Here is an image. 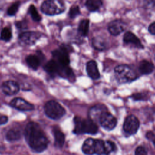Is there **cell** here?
<instances>
[{
	"mask_svg": "<svg viewBox=\"0 0 155 155\" xmlns=\"http://www.w3.org/2000/svg\"><path fill=\"white\" fill-rule=\"evenodd\" d=\"M24 135L29 147L36 152H42L48 145V139L40 126L33 122L25 127Z\"/></svg>",
	"mask_w": 155,
	"mask_h": 155,
	"instance_id": "obj_1",
	"label": "cell"
},
{
	"mask_svg": "<svg viewBox=\"0 0 155 155\" xmlns=\"http://www.w3.org/2000/svg\"><path fill=\"white\" fill-rule=\"evenodd\" d=\"M74 133L76 134L88 133L94 134L97 132L98 127L96 124L90 119H82L76 116L74 118Z\"/></svg>",
	"mask_w": 155,
	"mask_h": 155,
	"instance_id": "obj_2",
	"label": "cell"
},
{
	"mask_svg": "<svg viewBox=\"0 0 155 155\" xmlns=\"http://www.w3.org/2000/svg\"><path fill=\"white\" fill-rule=\"evenodd\" d=\"M114 74L117 81L120 83L131 82L138 78L136 73L128 65H119L114 68Z\"/></svg>",
	"mask_w": 155,
	"mask_h": 155,
	"instance_id": "obj_3",
	"label": "cell"
},
{
	"mask_svg": "<svg viewBox=\"0 0 155 155\" xmlns=\"http://www.w3.org/2000/svg\"><path fill=\"white\" fill-rule=\"evenodd\" d=\"M65 8L64 4L59 0H45L41 5L42 12L48 16L62 13Z\"/></svg>",
	"mask_w": 155,
	"mask_h": 155,
	"instance_id": "obj_4",
	"label": "cell"
},
{
	"mask_svg": "<svg viewBox=\"0 0 155 155\" xmlns=\"http://www.w3.org/2000/svg\"><path fill=\"white\" fill-rule=\"evenodd\" d=\"M44 111L48 117L54 120L61 119L65 113V109L55 101L47 102L44 106Z\"/></svg>",
	"mask_w": 155,
	"mask_h": 155,
	"instance_id": "obj_5",
	"label": "cell"
},
{
	"mask_svg": "<svg viewBox=\"0 0 155 155\" xmlns=\"http://www.w3.org/2000/svg\"><path fill=\"white\" fill-rule=\"evenodd\" d=\"M70 48L65 44H62L59 48L53 50L51 52L53 58L58 63L62 65H68L70 64V58L68 53Z\"/></svg>",
	"mask_w": 155,
	"mask_h": 155,
	"instance_id": "obj_6",
	"label": "cell"
},
{
	"mask_svg": "<svg viewBox=\"0 0 155 155\" xmlns=\"http://www.w3.org/2000/svg\"><path fill=\"white\" fill-rule=\"evenodd\" d=\"M42 34L38 31H24L19 35V42L21 45L31 46L40 39Z\"/></svg>",
	"mask_w": 155,
	"mask_h": 155,
	"instance_id": "obj_7",
	"label": "cell"
},
{
	"mask_svg": "<svg viewBox=\"0 0 155 155\" xmlns=\"http://www.w3.org/2000/svg\"><path fill=\"white\" fill-rule=\"evenodd\" d=\"M139 128V121L134 115L127 116L124 121L123 129L124 131L129 135H133L136 133Z\"/></svg>",
	"mask_w": 155,
	"mask_h": 155,
	"instance_id": "obj_8",
	"label": "cell"
},
{
	"mask_svg": "<svg viewBox=\"0 0 155 155\" xmlns=\"http://www.w3.org/2000/svg\"><path fill=\"white\" fill-rule=\"evenodd\" d=\"M99 124L107 131L113 130L117 125V120L115 117L107 111L104 112L99 118Z\"/></svg>",
	"mask_w": 155,
	"mask_h": 155,
	"instance_id": "obj_9",
	"label": "cell"
},
{
	"mask_svg": "<svg viewBox=\"0 0 155 155\" xmlns=\"http://www.w3.org/2000/svg\"><path fill=\"white\" fill-rule=\"evenodd\" d=\"M126 28V24L121 20L116 19L111 21L108 25V30L113 36H117Z\"/></svg>",
	"mask_w": 155,
	"mask_h": 155,
	"instance_id": "obj_10",
	"label": "cell"
},
{
	"mask_svg": "<svg viewBox=\"0 0 155 155\" xmlns=\"http://www.w3.org/2000/svg\"><path fill=\"white\" fill-rule=\"evenodd\" d=\"M10 105L20 111H31L34 109V105L33 104L20 97L14 98L10 102Z\"/></svg>",
	"mask_w": 155,
	"mask_h": 155,
	"instance_id": "obj_11",
	"label": "cell"
},
{
	"mask_svg": "<svg viewBox=\"0 0 155 155\" xmlns=\"http://www.w3.org/2000/svg\"><path fill=\"white\" fill-rule=\"evenodd\" d=\"M2 92L9 96L16 94L19 91V84L14 81H7L2 83L1 85Z\"/></svg>",
	"mask_w": 155,
	"mask_h": 155,
	"instance_id": "obj_12",
	"label": "cell"
},
{
	"mask_svg": "<svg viewBox=\"0 0 155 155\" xmlns=\"http://www.w3.org/2000/svg\"><path fill=\"white\" fill-rule=\"evenodd\" d=\"M107 111V108L102 104H97L91 107L89 111L90 119L95 123L99 121V118L102 114Z\"/></svg>",
	"mask_w": 155,
	"mask_h": 155,
	"instance_id": "obj_13",
	"label": "cell"
},
{
	"mask_svg": "<svg viewBox=\"0 0 155 155\" xmlns=\"http://www.w3.org/2000/svg\"><path fill=\"white\" fill-rule=\"evenodd\" d=\"M123 41L124 43L127 44H131L137 48L142 49L144 48L140 39L131 31H127L124 34Z\"/></svg>",
	"mask_w": 155,
	"mask_h": 155,
	"instance_id": "obj_14",
	"label": "cell"
},
{
	"mask_svg": "<svg viewBox=\"0 0 155 155\" xmlns=\"http://www.w3.org/2000/svg\"><path fill=\"white\" fill-rule=\"evenodd\" d=\"M86 71L88 76L92 79L96 80L100 78L97 63L94 60H91L87 63Z\"/></svg>",
	"mask_w": 155,
	"mask_h": 155,
	"instance_id": "obj_15",
	"label": "cell"
},
{
	"mask_svg": "<svg viewBox=\"0 0 155 155\" xmlns=\"http://www.w3.org/2000/svg\"><path fill=\"white\" fill-rule=\"evenodd\" d=\"M91 44L94 49L99 51L105 50L109 46V44L107 39L101 36L94 37L92 39Z\"/></svg>",
	"mask_w": 155,
	"mask_h": 155,
	"instance_id": "obj_16",
	"label": "cell"
},
{
	"mask_svg": "<svg viewBox=\"0 0 155 155\" xmlns=\"http://www.w3.org/2000/svg\"><path fill=\"white\" fill-rule=\"evenodd\" d=\"M42 52H40V54L37 52V54H30L28 55L26 59V62L29 67L33 69L34 70H36L41 64V61H42Z\"/></svg>",
	"mask_w": 155,
	"mask_h": 155,
	"instance_id": "obj_17",
	"label": "cell"
},
{
	"mask_svg": "<svg viewBox=\"0 0 155 155\" xmlns=\"http://www.w3.org/2000/svg\"><path fill=\"white\" fill-rule=\"evenodd\" d=\"M154 69V64L150 61L143 60L139 63V71L142 74H149L153 71Z\"/></svg>",
	"mask_w": 155,
	"mask_h": 155,
	"instance_id": "obj_18",
	"label": "cell"
},
{
	"mask_svg": "<svg viewBox=\"0 0 155 155\" xmlns=\"http://www.w3.org/2000/svg\"><path fill=\"white\" fill-rule=\"evenodd\" d=\"M53 133L54 138L55 146L61 148L64 145L65 141V136L64 133L59 129V128L54 127L53 129Z\"/></svg>",
	"mask_w": 155,
	"mask_h": 155,
	"instance_id": "obj_19",
	"label": "cell"
},
{
	"mask_svg": "<svg viewBox=\"0 0 155 155\" xmlns=\"http://www.w3.org/2000/svg\"><path fill=\"white\" fill-rule=\"evenodd\" d=\"M94 143L95 139L92 138L87 139L84 142L82 150L84 154L87 155H92L94 154Z\"/></svg>",
	"mask_w": 155,
	"mask_h": 155,
	"instance_id": "obj_20",
	"label": "cell"
},
{
	"mask_svg": "<svg viewBox=\"0 0 155 155\" xmlns=\"http://www.w3.org/2000/svg\"><path fill=\"white\" fill-rule=\"evenodd\" d=\"M58 67H59L58 63L56 61H54L53 59L48 61L44 66V70L46 72H47L49 74L52 76L57 74Z\"/></svg>",
	"mask_w": 155,
	"mask_h": 155,
	"instance_id": "obj_21",
	"label": "cell"
},
{
	"mask_svg": "<svg viewBox=\"0 0 155 155\" xmlns=\"http://www.w3.org/2000/svg\"><path fill=\"white\" fill-rule=\"evenodd\" d=\"M102 5V0H87L85 6L88 11L91 12L98 10Z\"/></svg>",
	"mask_w": 155,
	"mask_h": 155,
	"instance_id": "obj_22",
	"label": "cell"
},
{
	"mask_svg": "<svg viewBox=\"0 0 155 155\" xmlns=\"http://www.w3.org/2000/svg\"><path fill=\"white\" fill-rule=\"evenodd\" d=\"M89 20L87 19H85L82 20L79 24L78 31L80 35L82 36H86L89 31Z\"/></svg>",
	"mask_w": 155,
	"mask_h": 155,
	"instance_id": "obj_23",
	"label": "cell"
},
{
	"mask_svg": "<svg viewBox=\"0 0 155 155\" xmlns=\"http://www.w3.org/2000/svg\"><path fill=\"white\" fill-rule=\"evenodd\" d=\"M21 133L19 130L17 128L10 129L6 134V139L8 141H15L20 139Z\"/></svg>",
	"mask_w": 155,
	"mask_h": 155,
	"instance_id": "obj_24",
	"label": "cell"
},
{
	"mask_svg": "<svg viewBox=\"0 0 155 155\" xmlns=\"http://www.w3.org/2000/svg\"><path fill=\"white\" fill-rule=\"evenodd\" d=\"M94 154L97 155L105 154V142L99 139H95Z\"/></svg>",
	"mask_w": 155,
	"mask_h": 155,
	"instance_id": "obj_25",
	"label": "cell"
},
{
	"mask_svg": "<svg viewBox=\"0 0 155 155\" xmlns=\"http://www.w3.org/2000/svg\"><path fill=\"white\" fill-rule=\"evenodd\" d=\"M28 12L35 22H39L41 20V16L38 12L34 5H30L28 9Z\"/></svg>",
	"mask_w": 155,
	"mask_h": 155,
	"instance_id": "obj_26",
	"label": "cell"
},
{
	"mask_svg": "<svg viewBox=\"0 0 155 155\" xmlns=\"http://www.w3.org/2000/svg\"><path fill=\"white\" fill-rule=\"evenodd\" d=\"M0 36H1V39H2L3 41H4L5 42L9 41L12 37L11 30L8 27L4 28L1 30Z\"/></svg>",
	"mask_w": 155,
	"mask_h": 155,
	"instance_id": "obj_27",
	"label": "cell"
},
{
	"mask_svg": "<svg viewBox=\"0 0 155 155\" xmlns=\"http://www.w3.org/2000/svg\"><path fill=\"white\" fill-rule=\"evenodd\" d=\"M104 142H105V155H108L110 153L116 150V147L114 142L110 140H107Z\"/></svg>",
	"mask_w": 155,
	"mask_h": 155,
	"instance_id": "obj_28",
	"label": "cell"
},
{
	"mask_svg": "<svg viewBox=\"0 0 155 155\" xmlns=\"http://www.w3.org/2000/svg\"><path fill=\"white\" fill-rule=\"evenodd\" d=\"M20 5H21V2L19 1L15 2V3L12 4L7 10V15L9 16H14L18 11Z\"/></svg>",
	"mask_w": 155,
	"mask_h": 155,
	"instance_id": "obj_29",
	"label": "cell"
},
{
	"mask_svg": "<svg viewBox=\"0 0 155 155\" xmlns=\"http://www.w3.org/2000/svg\"><path fill=\"white\" fill-rule=\"evenodd\" d=\"M80 14H81L80 9L78 5L72 6L70 8V9L69 10V13H68V15H69L70 18L71 19L76 18L77 16H78Z\"/></svg>",
	"mask_w": 155,
	"mask_h": 155,
	"instance_id": "obj_30",
	"label": "cell"
},
{
	"mask_svg": "<svg viewBox=\"0 0 155 155\" xmlns=\"http://www.w3.org/2000/svg\"><path fill=\"white\" fill-rule=\"evenodd\" d=\"M131 97L134 101H145V100H147V95L144 93H134Z\"/></svg>",
	"mask_w": 155,
	"mask_h": 155,
	"instance_id": "obj_31",
	"label": "cell"
},
{
	"mask_svg": "<svg viewBox=\"0 0 155 155\" xmlns=\"http://www.w3.org/2000/svg\"><path fill=\"white\" fill-rule=\"evenodd\" d=\"M147 151L145 147L139 146L135 150V155H147Z\"/></svg>",
	"mask_w": 155,
	"mask_h": 155,
	"instance_id": "obj_32",
	"label": "cell"
},
{
	"mask_svg": "<svg viewBox=\"0 0 155 155\" xmlns=\"http://www.w3.org/2000/svg\"><path fill=\"white\" fill-rule=\"evenodd\" d=\"M15 25L17 28H20V29H24L27 28V25L25 21H18L16 22Z\"/></svg>",
	"mask_w": 155,
	"mask_h": 155,
	"instance_id": "obj_33",
	"label": "cell"
},
{
	"mask_svg": "<svg viewBox=\"0 0 155 155\" xmlns=\"http://www.w3.org/2000/svg\"><path fill=\"white\" fill-rule=\"evenodd\" d=\"M148 31L150 34L153 35H155V22L151 23L148 27Z\"/></svg>",
	"mask_w": 155,
	"mask_h": 155,
	"instance_id": "obj_34",
	"label": "cell"
},
{
	"mask_svg": "<svg viewBox=\"0 0 155 155\" xmlns=\"http://www.w3.org/2000/svg\"><path fill=\"white\" fill-rule=\"evenodd\" d=\"M146 137L151 141H154V140L155 139V134L154 133L151 132V131H148L147 133L146 134Z\"/></svg>",
	"mask_w": 155,
	"mask_h": 155,
	"instance_id": "obj_35",
	"label": "cell"
},
{
	"mask_svg": "<svg viewBox=\"0 0 155 155\" xmlns=\"http://www.w3.org/2000/svg\"><path fill=\"white\" fill-rule=\"evenodd\" d=\"M8 121V117L0 114V125L7 123Z\"/></svg>",
	"mask_w": 155,
	"mask_h": 155,
	"instance_id": "obj_36",
	"label": "cell"
},
{
	"mask_svg": "<svg viewBox=\"0 0 155 155\" xmlns=\"http://www.w3.org/2000/svg\"><path fill=\"white\" fill-rule=\"evenodd\" d=\"M145 2L150 6H155V0H145Z\"/></svg>",
	"mask_w": 155,
	"mask_h": 155,
	"instance_id": "obj_37",
	"label": "cell"
},
{
	"mask_svg": "<svg viewBox=\"0 0 155 155\" xmlns=\"http://www.w3.org/2000/svg\"><path fill=\"white\" fill-rule=\"evenodd\" d=\"M153 143H154V146H155V139H154V141H153Z\"/></svg>",
	"mask_w": 155,
	"mask_h": 155,
	"instance_id": "obj_38",
	"label": "cell"
},
{
	"mask_svg": "<svg viewBox=\"0 0 155 155\" xmlns=\"http://www.w3.org/2000/svg\"><path fill=\"white\" fill-rule=\"evenodd\" d=\"M154 60H155V54H154Z\"/></svg>",
	"mask_w": 155,
	"mask_h": 155,
	"instance_id": "obj_39",
	"label": "cell"
}]
</instances>
